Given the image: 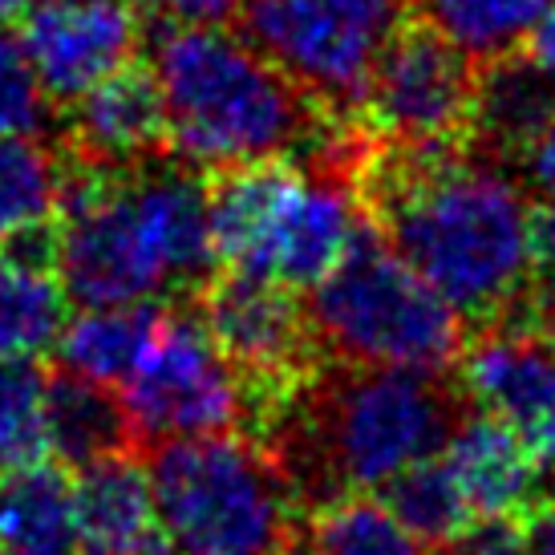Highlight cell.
Listing matches in <instances>:
<instances>
[{"mask_svg": "<svg viewBox=\"0 0 555 555\" xmlns=\"http://www.w3.org/2000/svg\"><path fill=\"white\" fill-rule=\"evenodd\" d=\"M365 219L466 324H491L527 276L524 186L470 142L361 155L353 179Z\"/></svg>", "mask_w": 555, "mask_h": 555, "instance_id": "6da1fadb", "label": "cell"}, {"mask_svg": "<svg viewBox=\"0 0 555 555\" xmlns=\"http://www.w3.org/2000/svg\"><path fill=\"white\" fill-rule=\"evenodd\" d=\"M151 74L167 106V146L199 170L296 163L357 179L353 122L324 109L244 33L163 21Z\"/></svg>", "mask_w": 555, "mask_h": 555, "instance_id": "7a4b0ae2", "label": "cell"}, {"mask_svg": "<svg viewBox=\"0 0 555 555\" xmlns=\"http://www.w3.org/2000/svg\"><path fill=\"white\" fill-rule=\"evenodd\" d=\"M470 410L454 373L321 361L251 442L272 454L296 503L317 511L345 494L382 491L398 470L442 454Z\"/></svg>", "mask_w": 555, "mask_h": 555, "instance_id": "3957f363", "label": "cell"}, {"mask_svg": "<svg viewBox=\"0 0 555 555\" xmlns=\"http://www.w3.org/2000/svg\"><path fill=\"white\" fill-rule=\"evenodd\" d=\"M312 340L324 361L450 373L466 349V321L361 219L340 263L309 288Z\"/></svg>", "mask_w": 555, "mask_h": 555, "instance_id": "277c9868", "label": "cell"}, {"mask_svg": "<svg viewBox=\"0 0 555 555\" xmlns=\"http://www.w3.org/2000/svg\"><path fill=\"white\" fill-rule=\"evenodd\" d=\"M151 491L167 555H284L296 543V503L272 454L232 434L151 447Z\"/></svg>", "mask_w": 555, "mask_h": 555, "instance_id": "5b68a950", "label": "cell"}, {"mask_svg": "<svg viewBox=\"0 0 555 555\" xmlns=\"http://www.w3.org/2000/svg\"><path fill=\"white\" fill-rule=\"evenodd\" d=\"M405 16L410 0H247L240 25L300 90L357 122L365 81Z\"/></svg>", "mask_w": 555, "mask_h": 555, "instance_id": "8992f818", "label": "cell"}, {"mask_svg": "<svg viewBox=\"0 0 555 555\" xmlns=\"http://www.w3.org/2000/svg\"><path fill=\"white\" fill-rule=\"evenodd\" d=\"M118 401L134 442L146 447L244 426V382L219 353L199 312L186 309H163Z\"/></svg>", "mask_w": 555, "mask_h": 555, "instance_id": "52a82bcc", "label": "cell"}, {"mask_svg": "<svg viewBox=\"0 0 555 555\" xmlns=\"http://www.w3.org/2000/svg\"><path fill=\"white\" fill-rule=\"evenodd\" d=\"M195 300L219 353L232 361L244 382V426L251 438L263 417L288 398V389L324 361L305 305L276 280L235 268L207 280Z\"/></svg>", "mask_w": 555, "mask_h": 555, "instance_id": "ba28073f", "label": "cell"}, {"mask_svg": "<svg viewBox=\"0 0 555 555\" xmlns=\"http://www.w3.org/2000/svg\"><path fill=\"white\" fill-rule=\"evenodd\" d=\"M478 69L426 21H405L373 65L357 122L382 142H463L475 109Z\"/></svg>", "mask_w": 555, "mask_h": 555, "instance_id": "9c48e42d", "label": "cell"}, {"mask_svg": "<svg viewBox=\"0 0 555 555\" xmlns=\"http://www.w3.org/2000/svg\"><path fill=\"white\" fill-rule=\"evenodd\" d=\"M361 219L365 211L349 175L296 167L244 272L276 280L293 293H309L340 263Z\"/></svg>", "mask_w": 555, "mask_h": 555, "instance_id": "30bf717a", "label": "cell"}, {"mask_svg": "<svg viewBox=\"0 0 555 555\" xmlns=\"http://www.w3.org/2000/svg\"><path fill=\"white\" fill-rule=\"evenodd\" d=\"M16 37L49 102L69 106L130 65L142 29L130 0H37Z\"/></svg>", "mask_w": 555, "mask_h": 555, "instance_id": "8fae6325", "label": "cell"}, {"mask_svg": "<svg viewBox=\"0 0 555 555\" xmlns=\"http://www.w3.org/2000/svg\"><path fill=\"white\" fill-rule=\"evenodd\" d=\"M459 386L482 414L507 422L531 450L555 438V337L519 321L482 324L459 357Z\"/></svg>", "mask_w": 555, "mask_h": 555, "instance_id": "7c38bea8", "label": "cell"}, {"mask_svg": "<svg viewBox=\"0 0 555 555\" xmlns=\"http://www.w3.org/2000/svg\"><path fill=\"white\" fill-rule=\"evenodd\" d=\"M130 199L139 211L142 235L155 251L167 293L195 296L216 276V244L207 216V183L199 167L183 158H163V151L130 167Z\"/></svg>", "mask_w": 555, "mask_h": 555, "instance_id": "4fadbf2b", "label": "cell"}, {"mask_svg": "<svg viewBox=\"0 0 555 555\" xmlns=\"http://www.w3.org/2000/svg\"><path fill=\"white\" fill-rule=\"evenodd\" d=\"M69 106V155L86 163L134 167L167 151V106L151 65H122Z\"/></svg>", "mask_w": 555, "mask_h": 555, "instance_id": "5bb4252c", "label": "cell"}, {"mask_svg": "<svg viewBox=\"0 0 555 555\" xmlns=\"http://www.w3.org/2000/svg\"><path fill=\"white\" fill-rule=\"evenodd\" d=\"M466 503L482 515H527L543 499V475L535 450L527 447L507 422L470 410L442 447Z\"/></svg>", "mask_w": 555, "mask_h": 555, "instance_id": "9a60e30c", "label": "cell"}, {"mask_svg": "<svg viewBox=\"0 0 555 555\" xmlns=\"http://www.w3.org/2000/svg\"><path fill=\"white\" fill-rule=\"evenodd\" d=\"M78 470L74 507H78L81 543H90L93 552L167 555L151 475L134 450L102 454Z\"/></svg>", "mask_w": 555, "mask_h": 555, "instance_id": "2e32d148", "label": "cell"}, {"mask_svg": "<svg viewBox=\"0 0 555 555\" xmlns=\"http://www.w3.org/2000/svg\"><path fill=\"white\" fill-rule=\"evenodd\" d=\"M555 114V78L519 49L482 65L466 142L478 155L507 167L515 151Z\"/></svg>", "mask_w": 555, "mask_h": 555, "instance_id": "e0dca14e", "label": "cell"}, {"mask_svg": "<svg viewBox=\"0 0 555 555\" xmlns=\"http://www.w3.org/2000/svg\"><path fill=\"white\" fill-rule=\"evenodd\" d=\"M81 543L74 482L62 466L0 470V555H74Z\"/></svg>", "mask_w": 555, "mask_h": 555, "instance_id": "ac0fdd59", "label": "cell"}, {"mask_svg": "<svg viewBox=\"0 0 555 555\" xmlns=\"http://www.w3.org/2000/svg\"><path fill=\"white\" fill-rule=\"evenodd\" d=\"M46 442L65 466H86L102 454L130 450L134 434L118 393L65 370L46 386Z\"/></svg>", "mask_w": 555, "mask_h": 555, "instance_id": "d6986e66", "label": "cell"}, {"mask_svg": "<svg viewBox=\"0 0 555 555\" xmlns=\"http://www.w3.org/2000/svg\"><path fill=\"white\" fill-rule=\"evenodd\" d=\"M163 309L151 300L139 305H93L65 321L57 353L69 373H81L102 386H122L142 361Z\"/></svg>", "mask_w": 555, "mask_h": 555, "instance_id": "ffe728a7", "label": "cell"}, {"mask_svg": "<svg viewBox=\"0 0 555 555\" xmlns=\"http://www.w3.org/2000/svg\"><path fill=\"white\" fill-rule=\"evenodd\" d=\"M426 21L475 65L507 57L524 46L555 0H410Z\"/></svg>", "mask_w": 555, "mask_h": 555, "instance_id": "44dd1931", "label": "cell"}, {"mask_svg": "<svg viewBox=\"0 0 555 555\" xmlns=\"http://www.w3.org/2000/svg\"><path fill=\"white\" fill-rule=\"evenodd\" d=\"M377 499L393 511V519L422 547H450L475 524V511H470L463 487H459V478L442 454H430V459L398 470L377 491Z\"/></svg>", "mask_w": 555, "mask_h": 555, "instance_id": "7402d4cb", "label": "cell"}, {"mask_svg": "<svg viewBox=\"0 0 555 555\" xmlns=\"http://www.w3.org/2000/svg\"><path fill=\"white\" fill-rule=\"evenodd\" d=\"M69 296L53 268L0 256V357H41L57 349Z\"/></svg>", "mask_w": 555, "mask_h": 555, "instance_id": "603a6c76", "label": "cell"}, {"mask_svg": "<svg viewBox=\"0 0 555 555\" xmlns=\"http://www.w3.org/2000/svg\"><path fill=\"white\" fill-rule=\"evenodd\" d=\"M62 158L37 134H0V244L57 219Z\"/></svg>", "mask_w": 555, "mask_h": 555, "instance_id": "cb8c5ba5", "label": "cell"}, {"mask_svg": "<svg viewBox=\"0 0 555 555\" xmlns=\"http://www.w3.org/2000/svg\"><path fill=\"white\" fill-rule=\"evenodd\" d=\"M309 543L321 555H422L426 547L373 494H345L312 511Z\"/></svg>", "mask_w": 555, "mask_h": 555, "instance_id": "d4e9b609", "label": "cell"}, {"mask_svg": "<svg viewBox=\"0 0 555 555\" xmlns=\"http://www.w3.org/2000/svg\"><path fill=\"white\" fill-rule=\"evenodd\" d=\"M46 386L37 357H0V470L41 463L49 454Z\"/></svg>", "mask_w": 555, "mask_h": 555, "instance_id": "484cf974", "label": "cell"}, {"mask_svg": "<svg viewBox=\"0 0 555 555\" xmlns=\"http://www.w3.org/2000/svg\"><path fill=\"white\" fill-rule=\"evenodd\" d=\"M49 122V98L33 74L21 37L0 25V134H37Z\"/></svg>", "mask_w": 555, "mask_h": 555, "instance_id": "4316f807", "label": "cell"}, {"mask_svg": "<svg viewBox=\"0 0 555 555\" xmlns=\"http://www.w3.org/2000/svg\"><path fill=\"white\" fill-rule=\"evenodd\" d=\"M507 167H515L519 183L540 203H555V114L515 151Z\"/></svg>", "mask_w": 555, "mask_h": 555, "instance_id": "83f0119b", "label": "cell"}, {"mask_svg": "<svg viewBox=\"0 0 555 555\" xmlns=\"http://www.w3.org/2000/svg\"><path fill=\"white\" fill-rule=\"evenodd\" d=\"M450 555H527L524 524L515 515H482L450 543Z\"/></svg>", "mask_w": 555, "mask_h": 555, "instance_id": "f1b7e54d", "label": "cell"}, {"mask_svg": "<svg viewBox=\"0 0 555 555\" xmlns=\"http://www.w3.org/2000/svg\"><path fill=\"white\" fill-rule=\"evenodd\" d=\"M163 21H179V25H223L240 16L247 0H146Z\"/></svg>", "mask_w": 555, "mask_h": 555, "instance_id": "f546056e", "label": "cell"}, {"mask_svg": "<svg viewBox=\"0 0 555 555\" xmlns=\"http://www.w3.org/2000/svg\"><path fill=\"white\" fill-rule=\"evenodd\" d=\"M519 524H524L527 555H555V499H540L527 515H519Z\"/></svg>", "mask_w": 555, "mask_h": 555, "instance_id": "4dcf8cb0", "label": "cell"}, {"mask_svg": "<svg viewBox=\"0 0 555 555\" xmlns=\"http://www.w3.org/2000/svg\"><path fill=\"white\" fill-rule=\"evenodd\" d=\"M527 57L555 78V4L547 9V16H543L540 25L531 29V37H527Z\"/></svg>", "mask_w": 555, "mask_h": 555, "instance_id": "1f68e13d", "label": "cell"}, {"mask_svg": "<svg viewBox=\"0 0 555 555\" xmlns=\"http://www.w3.org/2000/svg\"><path fill=\"white\" fill-rule=\"evenodd\" d=\"M21 9H25V0H0V25H4V21H13Z\"/></svg>", "mask_w": 555, "mask_h": 555, "instance_id": "d6a6232c", "label": "cell"}, {"mask_svg": "<svg viewBox=\"0 0 555 555\" xmlns=\"http://www.w3.org/2000/svg\"><path fill=\"white\" fill-rule=\"evenodd\" d=\"M284 555H321V552H317L312 543H293V547H288Z\"/></svg>", "mask_w": 555, "mask_h": 555, "instance_id": "836d02e7", "label": "cell"}, {"mask_svg": "<svg viewBox=\"0 0 555 555\" xmlns=\"http://www.w3.org/2000/svg\"><path fill=\"white\" fill-rule=\"evenodd\" d=\"M90 555H126V552H93V547H90Z\"/></svg>", "mask_w": 555, "mask_h": 555, "instance_id": "e575fe53", "label": "cell"}]
</instances>
